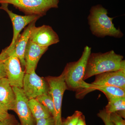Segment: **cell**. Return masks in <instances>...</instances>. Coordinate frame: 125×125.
Wrapping results in <instances>:
<instances>
[{"label": "cell", "instance_id": "277c9868", "mask_svg": "<svg viewBox=\"0 0 125 125\" xmlns=\"http://www.w3.org/2000/svg\"><path fill=\"white\" fill-rule=\"evenodd\" d=\"M59 0H0V4L6 3L23 12L25 15H45L52 8H57Z\"/></svg>", "mask_w": 125, "mask_h": 125}, {"label": "cell", "instance_id": "9c48e42d", "mask_svg": "<svg viewBox=\"0 0 125 125\" xmlns=\"http://www.w3.org/2000/svg\"><path fill=\"white\" fill-rule=\"evenodd\" d=\"M13 88L16 97L15 107L13 111L18 115L21 125H36V120L28 104L29 99L25 95L22 89L16 87H13Z\"/></svg>", "mask_w": 125, "mask_h": 125}, {"label": "cell", "instance_id": "8fae6325", "mask_svg": "<svg viewBox=\"0 0 125 125\" xmlns=\"http://www.w3.org/2000/svg\"><path fill=\"white\" fill-rule=\"evenodd\" d=\"M48 49V47L40 46L29 40L24 52L25 73L35 72L39 61Z\"/></svg>", "mask_w": 125, "mask_h": 125}, {"label": "cell", "instance_id": "ac0fdd59", "mask_svg": "<svg viewBox=\"0 0 125 125\" xmlns=\"http://www.w3.org/2000/svg\"><path fill=\"white\" fill-rule=\"evenodd\" d=\"M36 99L47 108L53 117L55 114V107L51 94L49 93L44 94L38 96Z\"/></svg>", "mask_w": 125, "mask_h": 125}, {"label": "cell", "instance_id": "9a60e30c", "mask_svg": "<svg viewBox=\"0 0 125 125\" xmlns=\"http://www.w3.org/2000/svg\"><path fill=\"white\" fill-rule=\"evenodd\" d=\"M95 90H99L103 92L108 101L112 99L125 97V89L112 85H96L89 83L85 93H87Z\"/></svg>", "mask_w": 125, "mask_h": 125}, {"label": "cell", "instance_id": "484cf974", "mask_svg": "<svg viewBox=\"0 0 125 125\" xmlns=\"http://www.w3.org/2000/svg\"><path fill=\"white\" fill-rule=\"evenodd\" d=\"M76 125H87L85 123V117L83 114L79 117Z\"/></svg>", "mask_w": 125, "mask_h": 125}, {"label": "cell", "instance_id": "7402d4cb", "mask_svg": "<svg viewBox=\"0 0 125 125\" xmlns=\"http://www.w3.org/2000/svg\"><path fill=\"white\" fill-rule=\"evenodd\" d=\"M8 111L6 106L0 102V121L4 120L10 116V114H9Z\"/></svg>", "mask_w": 125, "mask_h": 125}, {"label": "cell", "instance_id": "5bb4252c", "mask_svg": "<svg viewBox=\"0 0 125 125\" xmlns=\"http://www.w3.org/2000/svg\"><path fill=\"white\" fill-rule=\"evenodd\" d=\"M0 102L5 105L9 110L14 111L15 105V94L7 78L0 79Z\"/></svg>", "mask_w": 125, "mask_h": 125}, {"label": "cell", "instance_id": "4316f807", "mask_svg": "<svg viewBox=\"0 0 125 125\" xmlns=\"http://www.w3.org/2000/svg\"><path fill=\"white\" fill-rule=\"evenodd\" d=\"M19 125V124H18V125Z\"/></svg>", "mask_w": 125, "mask_h": 125}, {"label": "cell", "instance_id": "4fadbf2b", "mask_svg": "<svg viewBox=\"0 0 125 125\" xmlns=\"http://www.w3.org/2000/svg\"><path fill=\"white\" fill-rule=\"evenodd\" d=\"M37 21H34L30 23L25 28L22 33L20 36L18 38L14 49L10 51L13 52L18 57L20 61L22 68L23 69L25 68V51L29 40L31 29L35 25Z\"/></svg>", "mask_w": 125, "mask_h": 125}, {"label": "cell", "instance_id": "8992f818", "mask_svg": "<svg viewBox=\"0 0 125 125\" xmlns=\"http://www.w3.org/2000/svg\"><path fill=\"white\" fill-rule=\"evenodd\" d=\"M0 60L4 65L6 78L12 87L22 88L25 74L20 61L12 52H6L4 49L0 54Z\"/></svg>", "mask_w": 125, "mask_h": 125}, {"label": "cell", "instance_id": "5b68a950", "mask_svg": "<svg viewBox=\"0 0 125 125\" xmlns=\"http://www.w3.org/2000/svg\"><path fill=\"white\" fill-rule=\"evenodd\" d=\"M49 85L48 93L52 97L54 107L55 114L53 117L55 125H62V107L64 93L68 90L65 81L64 74L62 72L60 76H48L45 78Z\"/></svg>", "mask_w": 125, "mask_h": 125}, {"label": "cell", "instance_id": "cb8c5ba5", "mask_svg": "<svg viewBox=\"0 0 125 125\" xmlns=\"http://www.w3.org/2000/svg\"><path fill=\"white\" fill-rule=\"evenodd\" d=\"M18 124V121L15 117L11 114L8 118L0 121V125H17Z\"/></svg>", "mask_w": 125, "mask_h": 125}, {"label": "cell", "instance_id": "30bf717a", "mask_svg": "<svg viewBox=\"0 0 125 125\" xmlns=\"http://www.w3.org/2000/svg\"><path fill=\"white\" fill-rule=\"evenodd\" d=\"M29 40L42 47H48L60 42L57 34L51 26L43 25L32 28Z\"/></svg>", "mask_w": 125, "mask_h": 125}, {"label": "cell", "instance_id": "e0dca14e", "mask_svg": "<svg viewBox=\"0 0 125 125\" xmlns=\"http://www.w3.org/2000/svg\"><path fill=\"white\" fill-rule=\"evenodd\" d=\"M105 110L108 113H116L123 118L125 117V97L112 99L108 101Z\"/></svg>", "mask_w": 125, "mask_h": 125}, {"label": "cell", "instance_id": "ba28073f", "mask_svg": "<svg viewBox=\"0 0 125 125\" xmlns=\"http://www.w3.org/2000/svg\"><path fill=\"white\" fill-rule=\"evenodd\" d=\"M0 4V9L5 10L8 14L13 24V35L12 41L10 46L4 49L6 51L9 52L14 49L16 43L20 36V33L23 29L30 23L37 20L41 17L37 15H19L9 10L8 4L2 3Z\"/></svg>", "mask_w": 125, "mask_h": 125}, {"label": "cell", "instance_id": "52a82bcc", "mask_svg": "<svg viewBox=\"0 0 125 125\" xmlns=\"http://www.w3.org/2000/svg\"><path fill=\"white\" fill-rule=\"evenodd\" d=\"M22 89L29 100L48 93L49 90V85L45 78L39 76L35 72L31 73H25Z\"/></svg>", "mask_w": 125, "mask_h": 125}, {"label": "cell", "instance_id": "2e32d148", "mask_svg": "<svg viewBox=\"0 0 125 125\" xmlns=\"http://www.w3.org/2000/svg\"><path fill=\"white\" fill-rule=\"evenodd\" d=\"M28 104L36 121L41 118L52 116L47 108L36 98L29 100Z\"/></svg>", "mask_w": 125, "mask_h": 125}, {"label": "cell", "instance_id": "d4e9b609", "mask_svg": "<svg viewBox=\"0 0 125 125\" xmlns=\"http://www.w3.org/2000/svg\"><path fill=\"white\" fill-rule=\"evenodd\" d=\"M4 78H6L4 65L2 61L0 60V79Z\"/></svg>", "mask_w": 125, "mask_h": 125}, {"label": "cell", "instance_id": "7c38bea8", "mask_svg": "<svg viewBox=\"0 0 125 125\" xmlns=\"http://www.w3.org/2000/svg\"><path fill=\"white\" fill-rule=\"evenodd\" d=\"M92 84L96 85H112L125 89V70L107 72L95 75Z\"/></svg>", "mask_w": 125, "mask_h": 125}, {"label": "cell", "instance_id": "7a4b0ae2", "mask_svg": "<svg viewBox=\"0 0 125 125\" xmlns=\"http://www.w3.org/2000/svg\"><path fill=\"white\" fill-rule=\"evenodd\" d=\"M91 51V47L85 46L80 59L67 63L63 71L67 89L78 92L77 98L82 93L84 94L88 88L89 83L85 82L83 78Z\"/></svg>", "mask_w": 125, "mask_h": 125}, {"label": "cell", "instance_id": "6da1fadb", "mask_svg": "<svg viewBox=\"0 0 125 125\" xmlns=\"http://www.w3.org/2000/svg\"><path fill=\"white\" fill-rule=\"evenodd\" d=\"M125 70L124 57L113 50L105 53H91L88 61L83 80L107 72Z\"/></svg>", "mask_w": 125, "mask_h": 125}, {"label": "cell", "instance_id": "d6986e66", "mask_svg": "<svg viewBox=\"0 0 125 125\" xmlns=\"http://www.w3.org/2000/svg\"><path fill=\"white\" fill-rule=\"evenodd\" d=\"M83 114L81 112L75 111L73 115L62 121V125H76L79 117Z\"/></svg>", "mask_w": 125, "mask_h": 125}, {"label": "cell", "instance_id": "44dd1931", "mask_svg": "<svg viewBox=\"0 0 125 125\" xmlns=\"http://www.w3.org/2000/svg\"><path fill=\"white\" fill-rule=\"evenodd\" d=\"M110 117L115 125H125V120L116 113H110Z\"/></svg>", "mask_w": 125, "mask_h": 125}, {"label": "cell", "instance_id": "3957f363", "mask_svg": "<svg viewBox=\"0 0 125 125\" xmlns=\"http://www.w3.org/2000/svg\"><path fill=\"white\" fill-rule=\"evenodd\" d=\"M114 18L108 15L107 10L101 5L94 6L90 9L88 17L90 29L94 35L99 38L106 36L120 38L124 34L113 23Z\"/></svg>", "mask_w": 125, "mask_h": 125}, {"label": "cell", "instance_id": "603a6c76", "mask_svg": "<svg viewBox=\"0 0 125 125\" xmlns=\"http://www.w3.org/2000/svg\"><path fill=\"white\" fill-rule=\"evenodd\" d=\"M36 125H55L54 117L41 118L36 121Z\"/></svg>", "mask_w": 125, "mask_h": 125}, {"label": "cell", "instance_id": "ffe728a7", "mask_svg": "<svg viewBox=\"0 0 125 125\" xmlns=\"http://www.w3.org/2000/svg\"><path fill=\"white\" fill-rule=\"evenodd\" d=\"M97 115L102 120L105 125H115L111 121L110 114L107 112L105 109L100 110Z\"/></svg>", "mask_w": 125, "mask_h": 125}]
</instances>
